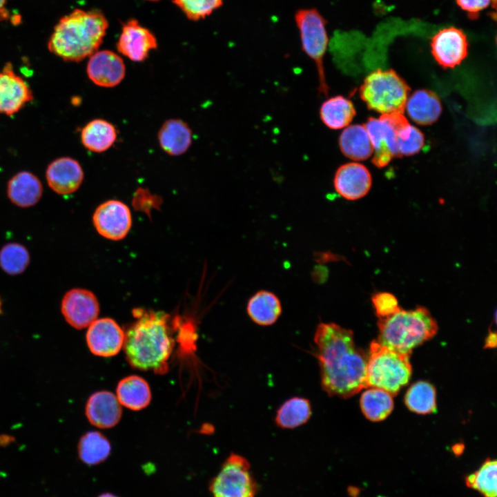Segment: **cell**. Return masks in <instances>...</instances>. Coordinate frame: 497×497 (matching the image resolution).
<instances>
[{
  "instance_id": "1",
  "label": "cell",
  "mask_w": 497,
  "mask_h": 497,
  "mask_svg": "<svg viewBox=\"0 0 497 497\" xmlns=\"http://www.w3.org/2000/svg\"><path fill=\"white\" fill-rule=\"evenodd\" d=\"M314 342L322 388L329 396L347 398L367 387V356L355 345L351 330L322 322Z\"/></svg>"
},
{
  "instance_id": "2",
  "label": "cell",
  "mask_w": 497,
  "mask_h": 497,
  "mask_svg": "<svg viewBox=\"0 0 497 497\" xmlns=\"http://www.w3.org/2000/svg\"><path fill=\"white\" fill-rule=\"evenodd\" d=\"M137 320L124 333L126 358L134 368L161 372L166 370L173 341L168 315L161 312L135 309Z\"/></svg>"
},
{
  "instance_id": "3",
  "label": "cell",
  "mask_w": 497,
  "mask_h": 497,
  "mask_svg": "<svg viewBox=\"0 0 497 497\" xmlns=\"http://www.w3.org/2000/svg\"><path fill=\"white\" fill-rule=\"evenodd\" d=\"M108 27V20L101 11L76 9L55 26L48 49L64 61H80L97 51Z\"/></svg>"
},
{
  "instance_id": "4",
  "label": "cell",
  "mask_w": 497,
  "mask_h": 497,
  "mask_svg": "<svg viewBox=\"0 0 497 497\" xmlns=\"http://www.w3.org/2000/svg\"><path fill=\"white\" fill-rule=\"evenodd\" d=\"M378 325L380 343L409 355L414 347L432 338L438 330L435 319L422 306L412 310L400 309L389 317L380 318Z\"/></svg>"
},
{
  "instance_id": "5",
  "label": "cell",
  "mask_w": 497,
  "mask_h": 497,
  "mask_svg": "<svg viewBox=\"0 0 497 497\" xmlns=\"http://www.w3.org/2000/svg\"><path fill=\"white\" fill-rule=\"evenodd\" d=\"M411 375L409 354L390 349L378 341L370 344L367 358V387L378 388L396 395Z\"/></svg>"
},
{
  "instance_id": "6",
  "label": "cell",
  "mask_w": 497,
  "mask_h": 497,
  "mask_svg": "<svg viewBox=\"0 0 497 497\" xmlns=\"http://www.w3.org/2000/svg\"><path fill=\"white\" fill-rule=\"evenodd\" d=\"M409 92L407 82L392 69L371 72L359 89L367 108L382 115L403 113Z\"/></svg>"
},
{
  "instance_id": "7",
  "label": "cell",
  "mask_w": 497,
  "mask_h": 497,
  "mask_svg": "<svg viewBox=\"0 0 497 497\" xmlns=\"http://www.w3.org/2000/svg\"><path fill=\"white\" fill-rule=\"evenodd\" d=\"M295 21L299 30L302 49L315 62L318 75L319 92L327 97L329 86L323 63L329 43L326 20L316 9L303 8L296 12Z\"/></svg>"
},
{
  "instance_id": "8",
  "label": "cell",
  "mask_w": 497,
  "mask_h": 497,
  "mask_svg": "<svg viewBox=\"0 0 497 497\" xmlns=\"http://www.w3.org/2000/svg\"><path fill=\"white\" fill-rule=\"evenodd\" d=\"M410 125L402 113L383 114L379 118L369 117L365 124L374 155L372 163L378 168L387 166L394 157H399L397 138L400 132Z\"/></svg>"
},
{
  "instance_id": "9",
  "label": "cell",
  "mask_w": 497,
  "mask_h": 497,
  "mask_svg": "<svg viewBox=\"0 0 497 497\" xmlns=\"http://www.w3.org/2000/svg\"><path fill=\"white\" fill-rule=\"evenodd\" d=\"M210 490L213 497H255L256 486L247 460L231 454L211 483Z\"/></svg>"
},
{
  "instance_id": "10",
  "label": "cell",
  "mask_w": 497,
  "mask_h": 497,
  "mask_svg": "<svg viewBox=\"0 0 497 497\" xmlns=\"http://www.w3.org/2000/svg\"><path fill=\"white\" fill-rule=\"evenodd\" d=\"M61 311L71 327L82 329L97 320L99 306L97 297L92 291L75 288L68 291L63 296Z\"/></svg>"
},
{
  "instance_id": "11",
  "label": "cell",
  "mask_w": 497,
  "mask_h": 497,
  "mask_svg": "<svg viewBox=\"0 0 497 497\" xmlns=\"http://www.w3.org/2000/svg\"><path fill=\"white\" fill-rule=\"evenodd\" d=\"M92 221L97 231L104 237L120 240L128 234L132 224L129 208L119 200H108L95 210Z\"/></svg>"
},
{
  "instance_id": "12",
  "label": "cell",
  "mask_w": 497,
  "mask_h": 497,
  "mask_svg": "<svg viewBox=\"0 0 497 497\" xmlns=\"http://www.w3.org/2000/svg\"><path fill=\"white\" fill-rule=\"evenodd\" d=\"M468 40L462 30L445 28L432 37L431 50L436 62L442 68H454L467 56Z\"/></svg>"
},
{
  "instance_id": "13",
  "label": "cell",
  "mask_w": 497,
  "mask_h": 497,
  "mask_svg": "<svg viewBox=\"0 0 497 497\" xmlns=\"http://www.w3.org/2000/svg\"><path fill=\"white\" fill-rule=\"evenodd\" d=\"M157 47V41L154 34L137 20L131 19L123 25L117 48L119 53L130 60L144 61L150 52Z\"/></svg>"
},
{
  "instance_id": "14",
  "label": "cell",
  "mask_w": 497,
  "mask_h": 497,
  "mask_svg": "<svg viewBox=\"0 0 497 497\" xmlns=\"http://www.w3.org/2000/svg\"><path fill=\"white\" fill-rule=\"evenodd\" d=\"M86 338L94 355L110 357L123 347L124 332L114 320L104 318L95 320L88 326Z\"/></svg>"
},
{
  "instance_id": "15",
  "label": "cell",
  "mask_w": 497,
  "mask_h": 497,
  "mask_svg": "<svg viewBox=\"0 0 497 497\" xmlns=\"http://www.w3.org/2000/svg\"><path fill=\"white\" fill-rule=\"evenodd\" d=\"M33 98L28 84L8 62L0 72V113L12 115Z\"/></svg>"
},
{
  "instance_id": "16",
  "label": "cell",
  "mask_w": 497,
  "mask_h": 497,
  "mask_svg": "<svg viewBox=\"0 0 497 497\" xmlns=\"http://www.w3.org/2000/svg\"><path fill=\"white\" fill-rule=\"evenodd\" d=\"M88 78L97 86L112 88L119 84L126 74L123 59L113 51H96L90 56L86 67Z\"/></svg>"
},
{
  "instance_id": "17",
  "label": "cell",
  "mask_w": 497,
  "mask_h": 497,
  "mask_svg": "<svg viewBox=\"0 0 497 497\" xmlns=\"http://www.w3.org/2000/svg\"><path fill=\"white\" fill-rule=\"evenodd\" d=\"M371 184L369 170L358 162L341 165L335 171L333 178L336 192L348 200H356L364 197L369 193Z\"/></svg>"
},
{
  "instance_id": "18",
  "label": "cell",
  "mask_w": 497,
  "mask_h": 497,
  "mask_svg": "<svg viewBox=\"0 0 497 497\" xmlns=\"http://www.w3.org/2000/svg\"><path fill=\"white\" fill-rule=\"evenodd\" d=\"M46 177L49 187L59 195L75 192L84 179L80 164L69 157L53 160L47 167Z\"/></svg>"
},
{
  "instance_id": "19",
  "label": "cell",
  "mask_w": 497,
  "mask_h": 497,
  "mask_svg": "<svg viewBox=\"0 0 497 497\" xmlns=\"http://www.w3.org/2000/svg\"><path fill=\"white\" fill-rule=\"evenodd\" d=\"M121 404L113 393L107 391L92 394L86 405V416L94 426L108 429L115 426L121 417Z\"/></svg>"
},
{
  "instance_id": "20",
  "label": "cell",
  "mask_w": 497,
  "mask_h": 497,
  "mask_svg": "<svg viewBox=\"0 0 497 497\" xmlns=\"http://www.w3.org/2000/svg\"><path fill=\"white\" fill-rule=\"evenodd\" d=\"M43 193L41 181L29 171L15 174L8 182L7 195L10 202L21 208L35 206Z\"/></svg>"
},
{
  "instance_id": "21",
  "label": "cell",
  "mask_w": 497,
  "mask_h": 497,
  "mask_svg": "<svg viewBox=\"0 0 497 497\" xmlns=\"http://www.w3.org/2000/svg\"><path fill=\"white\" fill-rule=\"evenodd\" d=\"M405 109L409 117L416 124L430 125L440 117L442 104L440 98L434 92L420 89L408 97Z\"/></svg>"
},
{
  "instance_id": "22",
  "label": "cell",
  "mask_w": 497,
  "mask_h": 497,
  "mask_svg": "<svg viewBox=\"0 0 497 497\" xmlns=\"http://www.w3.org/2000/svg\"><path fill=\"white\" fill-rule=\"evenodd\" d=\"M157 139L161 148L166 153L178 156L186 153L191 145L192 131L184 121L170 119L162 125Z\"/></svg>"
},
{
  "instance_id": "23",
  "label": "cell",
  "mask_w": 497,
  "mask_h": 497,
  "mask_svg": "<svg viewBox=\"0 0 497 497\" xmlns=\"http://www.w3.org/2000/svg\"><path fill=\"white\" fill-rule=\"evenodd\" d=\"M339 147L347 157L362 161L369 158L373 149L364 125H349L344 128L338 139Z\"/></svg>"
},
{
  "instance_id": "24",
  "label": "cell",
  "mask_w": 497,
  "mask_h": 497,
  "mask_svg": "<svg viewBox=\"0 0 497 497\" xmlns=\"http://www.w3.org/2000/svg\"><path fill=\"white\" fill-rule=\"evenodd\" d=\"M246 311L255 323L269 326L275 323L280 317L282 306L276 295L269 291L261 290L249 299Z\"/></svg>"
},
{
  "instance_id": "25",
  "label": "cell",
  "mask_w": 497,
  "mask_h": 497,
  "mask_svg": "<svg viewBox=\"0 0 497 497\" xmlns=\"http://www.w3.org/2000/svg\"><path fill=\"white\" fill-rule=\"evenodd\" d=\"M356 111L352 101L342 95H336L325 100L320 108V117L329 128H344L353 119Z\"/></svg>"
},
{
  "instance_id": "26",
  "label": "cell",
  "mask_w": 497,
  "mask_h": 497,
  "mask_svg": "<svg viewBox=\"0 0 497 497\" xmlns=\"http://www.w3.org/2000/svg\"><path fill=\"white\" fill-rule=\"evenodd\" d=\"M117 398L119 403L135 411L146 407L151 400V392L147 382L137 376L123 378L117 387Z\"/></svg>"
},
{
  "instance_id": "27",
  "label": "cell",
  "mask_w": 497,
  "mask_h": 497,
  "mask_svg": "<svg viewBox=\"0 0 497 497\" xmlns=\"http://www.w3.org/2000/svg\"><path fill=\"white\" fill-rule=\"evenodd\" d=\"M115 127L109 121L95 119L88 122L81 132V141L88 150L102 153L108 150L117 139Z\"/></svg>"
},
{
  "instance_id": "28",
  "label": "cell",
  "mask_w": 497,
  "mask_h": 497,
  "mask_svg": "<svg viewBox=\"0 0 497 497\" xmlns=\"http://www.w3.org/2000/svg\"><path fill=\"white\" fill-rule=\"evenodd\" d=\"M110 451L108 440L98 431L86 433L81 436L77 445L79 459L88 465L101 463L108 458Z\"/></svg>"
},
{
  "instance_id": "29",
  "label": "cell",
  "mask_w": 497,
  "mask_h": 497,
  "mask_svg": "<svg viewBox=\"0 0 497 497\" xmlns=\"http://www.w3.org/2000/svg\"><path fill=\"white\" fill-rule=\"evenodd\" d=\"M311 416L310 402L304 398L294 397L284 402L277 409L276 425L283 429H293L306 423Z\"/></svg>"
},
{
  "instance_id": "30",
  "label": "cell",
  "mask_w": 497,
  "mask_h": 497,
  "mask_svg": "<svg viewBox=\"0 0 497 497\" xmlns=\"http://www.w3.org/2000/svg\"><path fill=\"white\" fill-rule=\"evenodd\" d=\"M360 403L364 416L374 422L385 419L393 407L392 396L378 388H372L364 391L361 396Z\"/></svg>"
},
{
  "instance_id": "31",
  "label": "cell",
  "mask_w": 497,
  "mask_h": 497,
  "mask_svg": "<svg viewBox=\"0 0 497 497\" xmlns=\"http://www.w3.org/2000/svg\"><path fill=\"white\" fill-rule=\"evenodd\" d=\"M405 402L412 411L427 414L436 409V390L432 384L425 381L413 384L407 390Z\"/></svg>"
},
{
  "instance_id": "32",
  "label": "cell",
  "mask_w": 497,
  "mask_h": 497,
  "mask_svg": "<svg viewBox=\"0 0 497 497\" xmlns=\"http://www.w3.org/2000/svg\"><path fill=\"white\" fill-rule=\"evenodd\" d=\"M30 261L28 251L19 243H8L0 250V267L10 275H19L24 272Z\"/></svg>"
},
{
  "instance_id": "33",
  "label": "cell",
  "mask_w": 497,
  "mask_h": 497,
  "mask_svg": "<svg viewBox=\"0 0 497 497\" xmlns=\"http://www.w3.org/2000/svg\"><path fill=\"white\" fill-rule=\"evenodd\" d=\"M496 460L488 458L478 471L466 478V484L484 497H496Z\"/></svg>"
},
{
  "instance_id": "34",
  "label": "cell",
  "mask_w": 497,
  "mask_h": 497,
  "mask_svg": "<svg viewBox=\"0 0 497 497\" xmlns=\"http://www.w3.org/2000/svg\"><path fill=\"white\" fill-rule=\"evenodd\" d=\"M223 0H173L191 20L198 21L210 15L222 5Z\"/></svg>"
},
{
  "instance_id": "35",
  "label": "cell",
  "mask_w": 497,
  "mask_h": 497,
  "mask_svg": "<svg viewBox=\"0 0 497 497\" xmlns=\"http://www.w3.org/2000/svg\"><path fill=\"white\" fill-rule=\"evenodd\" d=\"M376 315L380 318L389 317L401 308L396 297L389 292H378L371 297Z\"/></svg>"
},
{
  "instance_id": "36",
  "label": "cell",
  "mask_w": 497,
  "mask_h": 497,
  "mask_svg": "<svg viewBox=\"0 0 497 497\" xmlns=\"http://www.w3.org/2000/svg\"><path fill=\"white\" fill-rule=\"evenodd\" d=\"M425 144L423 133L416 127L411 126V131L405 139H397V149L400 157L410 156L418 153Z\"/></svg>"
},
{
  "instance_id": "37",
  "label": "cell",
  "mask_w": 497,
  "mask_h": 497,
  "mask_svg": "<svg viewBox=\"0 0 497 497\" xmlns=\"http://www.w3.org/2000/svg\"><path fill=\"white\" fill-rule=\"evenodd\" d=\"M493 0H456L458 6L469 17L476 18L480 11L487 8Z\"/></svg>"
},
{
  "instance_id": "38",
  "label": "cell",
  "mask_w": 497,
  "mask_h": 497,
  "mask_svg": "<svg viewBox=\"0 0 497 497\" xmlns=\"http://www.w3.org/2000/svg\"><path fill=\"white\" fill-rule=\"evenodd\" d=\"M6 3L7 0H0V21L7 19L9 17V12L6 7Z\"/></svg>"
},
{
  "instance_id": "39",
  "label": "cell",
  "mask_w": 497,
  "mask_h": 497,
  "mask_svg": "<svg viewBox=\"0 0 497 497\" xmlns=\"http://www.w3.org/2000/svg\"><path fill=\"white\" fill-rule=\"evenodd\" d=\"M496 346V333H490L485 341L486 347H495Z\"/></svg>"
},
{
  "instance_id": "40",
  "label": "cell",
  "mask_w": 497,
  "mask_h": 497,
  "mask_svg": "<svg viewBox=\"0 0 497 497\" xmlns=\"http://www.w3.org/2000/svg\"><path fill=\"white\" fill-rule=\"evenodd\" d=\"M98 497H118L114 494L110 493H104L99 496Z\"/></svg>"
},
{
  "instance_id": "41",
  "label": "cell",
  "mask_w": 497,
  "mask_h": 497,
  "mask_svg": "<svg viewBox=\"0 0 497 497\" xmlns=\"http://www.w3.org/2000/svg\"><path fill=\"white\" fill-rule=\"evenodd\" d=\"M1 299H0V313H1Z\"/></svg>"
},
{
  "instance_id": "42",
  "label": "cell",
  "mask_w": 497,
  "mask_h": 497,
  "mask_svg": "<svg viewBox=\"0 0 497 497\" xmlns=\"http://www.w3.org/2000/svg\"><path fill=\"white\" fill-rule=\"evenodd\" d=\"M147 1H159V0H147Z\"/></svg>"
}]
</instances>
